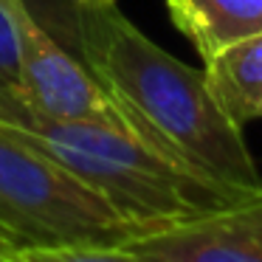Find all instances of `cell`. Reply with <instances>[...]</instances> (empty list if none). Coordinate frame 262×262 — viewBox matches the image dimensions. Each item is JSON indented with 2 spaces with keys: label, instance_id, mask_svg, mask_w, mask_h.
<instances>
[{
  "label": "cell",
  "instance_id": "cell-4",
  "mask_svg": "<svg viewBox=\"0 0 262 262\" xmlns=\"http://www.w3.org/2000/svg\"><path fill=\"white\" fill-rule=\"evenodd\" d=\"M20 40V76L29 113L59 121H91L130 130L121 107L82 59L71 57L26 9ZM136 136V133H133Z\"/></svg>",
  "mask_w": 262,
  "mask_h": 262
},
{
  "label": "cell",
  "instance_id": "cell-13",
  "mask_svg": "<svg viewBox=\"0 0 262 262\" xmlns=\"http://www.w3.org/2000/svg\"><path fill=\"white\" fill-rule=\"evenodd\" d=\"M259 119H262V110H259Z\"/></svg>",
  "mask_w": 262,
  "mask_h": 262
},
{
  "label": "cell",
  "instance_id": "cell-11",
  "mask_svg": "<svg viewBox=\"0 0 262 262\" xmlns=\"http://www.w3.org/2000/svg\"><path fill=\"white\" fill-rule=\"evenodd\" d=\"M12 248H20V245L14 243V237L6 231V228L0 226V254H6V251H12Z\"/></svg>",
  "mask_w": 262,
  "mask_h": 262
},
{
  "label": "cell",
  "instance_id": "cell-5",
  "mask_svg": "<svg viewBox=\"0 0 262 262\" xmlns=\"http://www.w3.org/2000/svg\"><path fill=\"white\" fill-rule=\"evenodd\" d=\"M124 248L147 262H262V189L223 209L147 228Z\"/></svg>",
  "mask_w": 262,
  "mask_h": 262
},
{
  "label": "cell",
  "instance_id": "cell-7",
  "mask_svg": "<svg viewBox=\"0 0 262 262\" xmlns=\"http://www.w3.org/2000/svg\"><path fill=\"white\" fill-rule=\"evenodd\" d=\"M203 74L217 104L245 127L262 110V34L248 37L203 62Z\"/></svg>",
  "mask_w": 262,
  "mask_h": 262
},
{
  "label": "cell",
  "instance_id": "cell-6",
  "mask_svg": "<svg viewBox=\"0 0 262 262\" xmlns=\"http://www.w3.org/2000/svg\"><path fill=\"white\" fill-rule=\"evenodd\" d=\"M166 9L203 62L262 34V0H166Z\"/></svg>",
  "mask_w": 262,
  "mask_h": 262
},
{
  "label": "cell",
  "instance_id": "cell-1",
  "mask_svg": "<svg viewBox=\"0 0 262 262\" xmlns=\"http://www.w3.org/2000/svg\"><path fill=\"white\" fill-rule=\"evenodd\" d=\"M74 26L82 62L144 144L237 198L259 192L262 172L243 127L217 104L203 71L149 40L119 0H74Z\"/></svg>",
  "mask_w": 262,
  "mask_h": 262
},
{
  "label": "cell",
  "instance_id": "cell-8",
  "mask_svg": "<svg viewBox=\"0 0 262 262\" xmlns=\"http://www.w3.org/2000/svg\"><path fill=\"white\" fill-rule=\"evenodd\" d=\"M26 0H0V88L26 107L20 76V40H23ZM29 110V107H26Z\"/></svg>",
  "mask_w": 262,
  "mask_h": 262
},
{
  "label": "cell",
  "instance_id": "cell-10",
  "mask_svg": "<svg viewBox=\"0 0 262 262\" xmlns=\"http://www.w3.org/2000/svg\"><path fill=\"white\" fill-rule=\"evenodd\" d=\"M26 113H29V110H26L20 102H14V99L0 88V124H12V121L23 119Z\"/></svg>",
  "mask_w": 262,
  "mask_h": 262
},
{
  "label": "cell",
  "instance_id": "cell-3",
  "mask_svg": "<svg viewBox=\"0 0 262 262\" xmlns=\"http://www.w3.org/2000/svg\"><path fill=\"white\" fill-rule=\"evenodd\" d=\"M0 226L17 245H127L147 231L6 127H0Z\"/></svg>",
  "mask_w": 262,
  "mask_h": 262
},
{
  "label": "cell",
  "instance_id": "cell-12",
  "mask_svg": "<svg viewBox=\"0 0 262 262\" xmlns=\"http://www.w3.org/2000/svg\"><path fill=\"white\" fill-rule=\"evenodd\" d=\"M0 262H9V259H6V254H0Z\"/></svg>",
  "mask_w": 262,
  "mask_h": 262
},
{
  "label": "cell",
  "instance_id": "cell-9",
  "mask_svg": "<svg viewBox=\"0 0 262 262\" xmlns=\"http://www.w3.org/2000/svg\"><path fill=\"white\" fill-rule=\"evenodd\" d=\"M9 262H147L124 245H20L6 251Z\"/></svg>",
  "mask_w": 262,
  "mask_h": 262
},
{
  "label": "cell",
  "instance_id": "cell-2",
  "mask_svg": "<svg viewBox=\"0 0 262 262\" xmlns=\"http://www.w3.org/2000/svg\"><path fill=\"white\" fill-rule=\"evenodd\" d=\"M0 127L51 155L144 228L186 220L243 200L172 164L127 130L91 121H59L40 113H26L23 119Z\"/></svg>",
  "mask_w": 262,
  "mask_h": 262
}]
</instances>
